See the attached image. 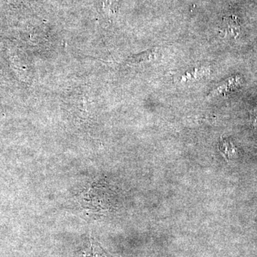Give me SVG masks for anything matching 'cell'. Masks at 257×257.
<instances>
[{
  "mask_svg": "<svg viewBox=\"0 0 257 257\" xmlns=\"http://www.w3.org/2000/svg\"><path fill=\"white\" fill-rule=\"evenodd\" d=\"M221 30L226 35L236 38L239 35L240 25L235 16H225L221 24Z\"/></svg>",
  "mask_w": 257,
  "mask_h": 257,
  "instance_id": "cell-2",
  "label": "cell"
},
{
  "mask_svg": "<svg viewBox=\"0 0 257 257\" xmlns=\"http://www.w3.org/2000/svg\"><path fill=\"white\" fill-rule=\"evenodd\" d=\"M72 257H109L101 245L92 237L84 240Z\"/></svg>",
  "mask_w": 257,
  "mask_h": 257,
  "instance_id": "cell-1",
  "label": "cell"
}]
</instances>
